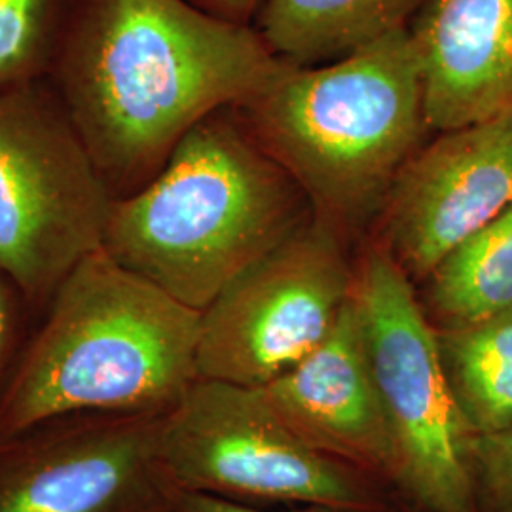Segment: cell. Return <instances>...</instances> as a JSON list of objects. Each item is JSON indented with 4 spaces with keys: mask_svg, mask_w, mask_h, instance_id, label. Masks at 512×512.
<instances>
[{
    "mask_svg": "<svg viewBox=\"0 0 512 512\" xmlns=\"http://www.w3.org/2000/svg\"><path fill=\"white\" fill-rule=\"evenodd\" d=\"M202 311L86 256L55 291L0 387V435L80 416H165L200 378Z\"/></svg>",
    "mask_w": 512,
    "mask_h": 512,
    "instance_id": "2",
    "label": "cell"
},
{
    "mask_svg": "<svg viewBox=\"0 0 512 512\" xmlns=\"http://www.w3.org/2000/svg\"><path fill=\"white\" fill-rule=\"evenodd\" d=\"M171 507L175 512H268L255 509L253 505H243L236 501H228V499H220L213 495L194 494V492H183V490H175L173 492V501ZM294 512H340L330 511V509H319V507H304L302 511ZM401 512H406L403 509Z\"/></svg>",
    "mask_w": 512,
    "mask_h": 512,
    "instance_id": "19",
    "label": "cell"
},
{
    "mask_svg": "<svg viewBox=\"0 0 512 512\" xmlns=\"http://www.w3.org/2000/svg\"><path fill=\"white\" fill-rule=\"evenodd\" d=\"M80 0H0V90L46 80Z\"/></svg>",
    "mask_w": 512,
    "mask_h": 512,
    "instance_id": "16",
    "label": "cell"
},
{
    "mask_svg": "<svg viewBox=\"0 0 512 512\" xmlns=\"http://www.w3.org/2000/svg\"><path fill=\"white\" fill-rule=\"evenodd\" d=\"M406 509V507H404ZM406 512H416V511H410V509H406Z\"/></svg>",
    "mask_w": 512,
    "mask_h": 512,
    "instance_id": "22",
    "label": "cell"
},
{
    "mask_svg": "<svg viewBox=\"0 0 512 512\" xmlns=\"http://www.w3.org/2000/svg\"><path fill=\"white\" fill-rule=\"evenodd\" d=\"M165 512H175V511H173V507H171V509H169V511H165Z\"/></svg>",
    "mask_w": 512,
    "mask_h": 512,
    "instance_id": "21",
    "label": "cell"
},
{
    "mask_svg": "<svg viewBox=\"0 0 512 512\" xmlns=\"http://www.w3.org/2000/svg\"><path fill=\"white\" fill-rule=\"evenodd\" d=\"M349 238L315 211L202 310L198 374L266 385L317 348L355 281Z\"/></svg>",
    "mask_w": 512,
    "mask_h": 512,
    "instance_id": "8",
    "label": "cell"
},
{
    "mask_svg": "<svg viewBox=\"0 0 512 512\" xmlns=\"http://www.w3.org/2000/svg\"><path fill=\"white\" fill-rule=\"evenodd\" d=\"M234 112L348 238L378 222L429 129L408 29L321 67L289 63Z\"/></svg>",
    "mask_w": 512,
    "mask_h": 512,
    "instance_id": "4",
    "label": "cell"
},
{
    "mask_svg": "<svg viewBox=\"0 0 512 512\" xmlns=\"http://www.w3.org/2000/svg\"><path fill=\"white\" fill-rule=\"evenodd\" d=\"M112 200L50 78L0 90V277L37 317L101 249Z\"/></svg>",
    "mask_w": 512,
    "mask_h": 512,
    "instance_id": "6",
    "label": "cell"
},
{
    "mask_svg": "<svg viewBox=\"0 0 512 512\" xmlns=\"http://www.w3.org/2000/svg\"><path fill=\"white\" fill-rule=\"evenodd\" d=\"M198 8L234 23H253L264 0H190Z\"/></svg>",
    "mask_w": 512,
    "mask_h": 512,
    "instance_id": "20",
    "label": "cell"
},
{
    "mask_svg": "<svg viewBox=\"0 0 512 512\" xmlns=\"http://www.w3.org/2000/svg\"><path fill=\"white\" fill-rule=\"evenodd\" d=\"M313 213L234 109L209 114L137 192L114 198L101 249L202 311Z\"/></svg>",
    "mask_w": 512,
    "mask_h": 512,
    "instance_id": "3",
    "label": "cell"
},
{
    "mask_svg": "<svg viewBox=\"0 0 512 512\" xmlns=\"http://www.w3.org/2000/svg\"><path fill=\"white\" fill-rule=\"evenodd\" d=\"M427 0H264L255 29L277 57L313 67L408 29Z\"/></svg>",
    "mask_w": 512,
    "mask_h": 512,
    "instance_id": "13",
    "label": "cell"
},
{
    "mask_svg": "<svg viewBox=\"0 0 512 512\" xmlns=\"http://www.w3.org/2000/svg\"><path fill=\"white\" fill-rule=\"evenodd\" d=\"M408 35L427 128L512 116V0H427Z\"/></svg>",
    "mask_w": 512,
    "mask_h": 512,
    "instance_id": "12",
    "label": "cell"
},
{
    "mask_svg": "<svg viewBox=\"0 0 512 512\" xmlns=\"http://www.w3.org/2000/svg\"><path fill=\"white\" fill-rule=\"evenodd\" d=\"M253 23L190 0H80L50 80L114 198L137 192L203 118L287 69Z\"/></svg>",
    "mask_w": 512,
    "mask_h": 512,
    "instance_id": "1",
    "label": "cell"
},
{
    "mask_svg": "<svg viewBox=\"0 0 512 512\" xmlns=\"http://www.w3.org/2000/svg\"><path fill=\"white\" fill-rule=\"evenodd\" d=\"M473 492L476 512H512V421L476 437Z\"/></svg>",
    "mask_w": 512,
    "mask_h": 512,
    "instance_id": "17",
    "label": "cell"
},
{
    "mask_svg": "<svg viewBox=\"0 0 512 512\" xmlns=\"http://www.w3.org/2000/svg\"><path fill=\"white\" fill-rule=\"evenodd\" d=\"M437 342L454 399L476 437L507 427L512 421V308L437 330Z\"/></svg>",
    "mask_w": 512,
    "mask_h": 512,
    "instance_id": "15",
    "label": "cell"
},
{
    "mask_svg": "<svg viewBox=\"0 0 512 512\" xmlns=\"http://www.w3.org/2000/svg\"><path fill=\"white\" fill-rule=\"evenodd\" d=\"M164 416L80 414L0 435V512H165Z\"/></svg>",
    "mask_w": 512,
    "mask_h": 512,
    "instance_id": "9",
    "label": "cell"
},
{
    "mask_svg": "<svg viewBox=\"0 0 512 512\" xmlns=\"http://www.w3.org/2000/svg\"><path fill=\"white\" fill-rule=\"evenodd\" d=\"M512 205V116L440 131L393 184L380 241L421 285L461 241Z\"/></svg>",
    "mask_w": 512,
    "mask_h": 512,
    "instance_id": "10",
    "label": "cell"
},
{
    "mask_svg": "<svg viewBox=\"0 0 512 512\" xmlns=\"http://www.w3.org/2000/svg\"><path fill=\"white\" fill-rule=\"evenodd\" d=\"M258 387L313 450L393 490V446L353 293L317 348Z\"/></svg>",
    "mask_w": 512,
    "mask_h": 512,
    "instance_id": "11",
    "label": "cell"
},
{
    "mask_svg": "<svg viewBox=\"0 0 512 512\" xmlns=\"http://www.w3.org/2000/svg\"><path fill=\"white\" fill-rule=\"evenodd\" d=\"M353 300L393 446V490L416 512H476V435L440 361L437 330L380 239L355 260Z\"/></svg>",
    "mask_w": 512,
    "mask_h": 512,
    "instance_id": "5",
    "label": "cell"
},
{
    "mask_svg": "<svg viewBox=\"0 0 512 512\" xmlns=\"http://www.w3.org/2000/svg\"><path fill=\"white\" fill-rule=\"evenodd\" d=\"M418 294L437 330L512 308V205L444 256Z\"/></svg>",
    "mask_w": 512,
    "mask_h": 512,
    "instance_id": "14",
    "label": "cell"
},
{
    "mask_svg": "<svg viewBox=\"0 0 512 512\" xmlns=\"http://www.w3.org/2000/svg\"><path fill=\"white\" fill-rule=\"evenodd\" d=\"M37 313L18 289L0 277V387L37 323Z\"/></svg>",
    "mask_w": 512,
    "mask_h": 512,
    "instance_id": "18",
    "label": "cell"
},
{
    "mask_svg": "<svg viewBox=\"0 0 512 512\" xmlns=\"http://www.w3.org/2000/svg\"><path fill=\"white\" fill-rule=\"evenodd\" d=\"M158 452L171 486L183 492L243 505L404 509L384 482L313 450L253 385L198 378L162 418Z\"/></svg>",
    "mask_w": 512,
    "mask_h": 512,
    "instance_id": "7",
    "label": "cell"
}]
</instances>
